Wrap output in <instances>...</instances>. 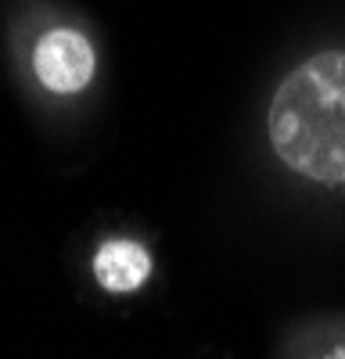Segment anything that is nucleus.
<instances>
[{"label":"nucleus","mask_w":345,"mask_h":359,"mask_svg":"<svg viewBox=\"0 0 345 359\" xmlns=\"http://www.w3.org/2000/svg\"><path fill=\"white\" fill-rule=\"evenodd\" d=\"M97 72V50L76 25H50L33 43V76L54 97H76Z\"/></svg>","instance_id":"2"},{"label":"nucleus","mask_w":345,"mask_h":359,"mask_svg":"<svg viewBox=\"0 0 345 359\" xmlns=\"http://www.w3.org/2000/svg\"><path fill=\"white\" fill-rule=\"evenodd\" d=\"M316 359H345V348H331V352H324V355H316Z\"/></svg>","instance_id":"4"},{"label":"nucleus","mask_w":345,"mask_h":359,"mask_svg":"<svg viewBox=\"0 0 345 359\" xmlns=\"http://www.w3.org/2000/svg\"><path fill=\"white\" fill-rule=\"evenodd\" d=\"M266 137L288 172L345 187V50L313 54L277 83Z\"/></svg>","instance_id":"1"},{"label":"nucleus","mask_w":345,"mask_h":359,"mask_svg":"<svg viewBox=\"0 0 345 359\" xmlns=\"http://www.w3.org/2000/svg\"><path fill=\"white\" fill-rule=\"evenodd\" d=\"M94 277L104 291L115 294H130L137 291L144 280L151 277V255L140 241H126V237H115L104 241L94 255Z\"/></svg>","instance_id":"3"}]
</instances>
